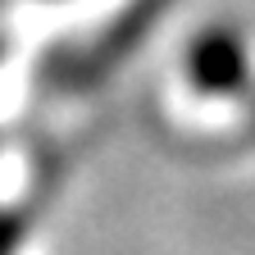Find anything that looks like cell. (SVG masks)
I'll list each match as a JSON object with an SVG mask.
<instances>
[{
	"mask_svg": "<svg viewBox=\"0 0 255 255\" xmlns=\"http://www.w3.org/2000/svg\"><path fill=\"white\" fill-rule=\"evenodd\" d=\"M196 64H201V78L210 82V87H228V82H237L242 78V55L228 46V41H210V46H201V55H196Z\"/></svg>",
	"mask_w": 255,
	"mask_h": 255,
	"instance_id": "6da1fadb",
	"label": "cell"
}]
</instances>
